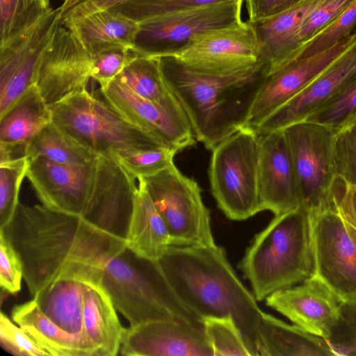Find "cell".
<instances>
[{
  "label": "cell",
  "instance_id": "cell-27",
  "mask_svg": "<svg viewBox=\"0 0 356 356\" xmlns=\"http://www.w3.org/2000/svg\"><path fill=\"white\" fill-rule=\"evenodd\" d=\"M259 355L334 356L327 341L264 313L259 332Z\"/></svg>",
  "mask_w": 356,
  "mask_h": 356
},
{
  "label": "cell",
  "instance_id": "cell-31",
  "mask_svg": "<svg viewBox=\"0 0 356 356\" xmlns=\"http://www.w3.org/2000/svg\"><path fill=\"white\" fill-rule=\"evenodd\" d=\"M26 156L29 159L40 156L58 163L86 165L93 163L98 155L76 143L51 122L28 142Z\"/></svg>",
  "mask_w": 356,
  "mask_h": 356
},
{
  "label": "cell",
  "instance_id": "cell-1",
  "mask_svg": "<svg viewBox=\"0 0 356 356\" xmlns=\"http://www.w3.org/2000/svg\"><path fill=\"white\" fill-rule=\"evenodd\" d=\"M3 232L21 259L32 297L58 279L102 286L108 262L127 248L125 238L43 204L19 203Z\"/></svg>",
  "mask_w": 356,
  "mask_h": 356
},
{
  "label": "cell",
  "instance_id": "cell-42",
  "mask_svg": "<svg viewBox=\"0 0 356 356\" xmlns=\"http://www.w3.org/2000/svg\"><path fill=\"white\" fill-rule=\"evenodd\" d=\"M325 340L335 355H356V302H341L338 322Z\"/></svg>",
  "mask_w": 356,
  "mask_h": 356
},
{
  "label": "cell",
  "instance_id": "cell-35",
  "mask_svg": "<svg viewBox=\"0 0 356 356\" xmlns=\"http://www.w3.org/2000/svg\"><path fill=\"white\" fill-rule=\"evenodd\" d=\"M29 159L26 156L0 165V229L11 222L19 204V193L26 175Z\"/></svg>",
  "mask_w": 356,
  "mask_h": 356
},
{
  "label": "cell",
  "instance_id": "cell-41",
  "mask_svg": "<svg viewBox=\"0 0 356 356\" xmlns=\"http://www.w3.org/2000/svg\"><path fill=\"white\" fill-rule=\"evenodd\" d=\"M138 54L134 49L115 48L92 56L91 78L107 87Z\"/></svg>",
  "mask_w": 356,
  "mask_h": 356
},
{
  "label": "cell",
  "instance_id": "cell-18",
  "mask_svg": "<svg viewBox=\"0 0 356 356\" xmlns=\"http://www.w3.org/2000/svg\"><path fill=\"white\" fill-rule=\"evenodd\" d=\"M101 92L106 103L127 121L179 151L195 143L186 116L169 111L114 80L101 88Z\"/></svg>",
  "mask_w": 356,
  "mask_h": 356
},
{
  "label": "cell",
  "instance_id": "cell-47",
  "mask_svg": "<svg viewBox=\"0 0 356 356\" xmlns=\"http://www.w3.org/2000/svg\"><path fill=\"white\" fill-rule=\"evenodd\" d=\"M129 1L130 0H83L76 6L75 12L79 17H84Z\"/></svg>",
  "mask_w": 356,
  "mask_h": 356
},
{
  "label": "cell",
  "instance_id": "cell-19",
  "mask_svg": "<svg viewBox=\"0 0 356 356\" xmlns=\"http://www.w3.org/2000/svg\"><path fill=\"white\" fill-rule=\"evenodd\" d=\"M127 356H213L204 328L177 320H154L126 328Z\"/></svg>",
  "mask_w": 356,
  "mask_h": 356
},
{
  "label": "cell",
  "instance_id": "cell-37",
  "mask_svg": "<svg viewBox=\"0 0 356 356\" xmlns=\"http://www.w3.org/2000/svg\"><path fill=\"white\" fill-rule=\"evenodd\" d=\"M50 6L47 0H0L1 43L35 19Z\"/></svg>",
  "mask_w": 356,
  "mask_h": 356
},
{
  "label": "cell",
  "instance_id": "cell-38",
  "mask_svg": "<svg viewBox=\"0 0 356 356\" xmlns=\"http://www.w3.org/2000/svg\"><path fill=\"white\" fill-rule=\"evenodd\" d=\"M222 1L225 0H130L110 8L139 23L167 13Z\"/></svg>",
  "mask_w": 356,
  "mask_h": 356
},
{
  "label": "cell",
  "instance_id": "cell-20",
  "mask_svg": "<svg viewBox=\"0 0 356 356\" xmlns=\"http://www.w3.org/2000/svg\"><path fill=\"white\" fill-rule=\"evenodd\" d=\"M265 300L269 307L296 325L325 339L330 336L340 315L341 302L312 276L300 285L277 291Z\"/></svg>",
  "mask_w": 356,
  "mask_h": 356
},
{
  "label": "cell",
  "instance_id": "cell-43",
  "mask_svg": "<svg viewBox=\"0 0 356 356\" xmlns=\"http://www.w3.org/2000/svg\"><path fill=\"white\" fill-rule=\"evenodd\" d=\"M0 343L6 352L15 356H50L3 312L0 314Z\"/></svg>",
  "mask_w": 356,
  "mask_h": 356
},
{
  "label": "cell",
  "instance_id": "cell-16",
  "mask_svg": "<svg viewBox=\"0 0 356 356\" xmlns=\"http://www.w3.org/2000/svg\"><path fill=\"white\" fill-rule=\"evenodd\" d=\"M356 79V31L344 51L303 90L271 113L254 129L257 134L283 130L305 120Z\"/></svg>",
  "mask_w": 356,
  "mask_h": 356
},
{
  "label": "cell",
  "instance_id": "cell-6",
  "mask_svg": "<svg viewBox=\"0 0 356 356\" xmlns=\"http://www.w3.org/2000/svg\"><path fill=\"white\" fill-rule=\"evenodd\" d=\"M258 134L241 127L211 151L209 177L218 208L229 219L243 220L262 211L258 188Z\"/></svg>",
  "mask_w": 356,
  "mask_h": 356
},
{
  "label": "cell",
  "instance_id": "cell-21",
  "mask_svg": "<svg viewBox=\"0 0 356 356\" xmlns=\"http://www.w3.org/2000/svg\"><path fill=\"white\" fill-rule=\"evenodd\" d=\"M258 136V188L261 210L277 216L300 207L296 178L284 131Z\"/></svg>",
  "mask_w": 356,
  "mask_h": 356
},
{
  "label": "cell",
  "instance_id": "cell-13",
  "mask_svg": "<svg viewBox=\"0 0 356 356\" xmlns=\"http://www.w3.org/2000/svg\"><path fill=\"white\" fill-rule=\"evenodd\" d=\"M136 179L111 154L98 155L91 193L81 218L125 238L138 188Z\"/></svg>",
  "mask_w": 356,
  "mask_h": 356
},
{
  "label": "cell",
  "instance_id": "cell-8",
  "mask_svg": "<svg viewBox=\"0 0 356 356\" xmlns=\"http://www.w3.org/2000/svg\"><path fill=\"white\" fill-rule=\"evenodd\" d=\"M141 179L167 226L171 245H216L210 212L194 179L184 175L174 163Z\"/></svg>",
  "mask_w": 356,
  "mask_h": 356
},
{
  "label": "cell",
  "instance_id": "cell-29",
  "mask_svg": "<svg viewBox=\"0 0 356 356\" xmlns=\"http://www.w3.org/2000/svg\"><path fill=\"white\" fill-rule=\"evenodd\" d=\"M51 122L49 106L33 85L0 115V143L27 145Z\"/></svg>",
  "mask_w": 356,
  "mask_h": 356
},
{
  "label": "cell",
  "instance_id": "cell-17",
  "mask_svg": "<svg viewBox=\"0 0 356 356\" xmlns=\"http://www.w3.org/2000/svg\"><path fill=\"white\" fill-rule=\"evenodd\" d=\"M95 161L72 165L38 156L29 159L26 177L44 206L81 217L91 193Z\"/></svg>",
  "mask_w": 356,
  "mask_h": 356
},
{
  "label": "cell",
  "instance_id": "cell-32",
  "mask_svg": "<svg viewBox=\"0 0 356 356\" xmlns=\"http://www.w3.org/2000/svg\"><path fill=\"white\" fill-rule=\"evenodd\" d=\"M203 328L213 356H256L232 318H204Z\"/></svg>",
  "mask_w": 356,
  "mask_h": 356
},
{
  "label": "cell",
  "instance_id": "cell-39",
  "mask_svg": "<svg viewBox=\"0 0 356 356\" xmlns=\"http://www.w3.org/2000/svg\"><path fill=\"white\" fill-rule=\"evenodd\" d=\"M333 155L336 176L356 186V122L336 131Z\"/></svg>",
  "mask_w": 356,
  "mask_h": 356
},
{
  "label": "cell",
  "instance_id": "cell-34",
  "mask_svg": "<svg viewBox=\"0 0 356 356\" xmlns=\"http://www.w3.org/2000/svg\"><path fill=\"white\" fill-rule=\"evenodd\" d=\"M305 120L324 125L334 131L356 122V79Z\"/></svg>",
  "mask_w": 356,
  "mask_h": 356
},
{
  "label": "cell",
  "instance_id": "cell-33",
  "mask_svg": "<svg viewBox=\"0 0 356 356\" xmlns=\"http://www.w3.org/2000/svg\"><path fill=\"white\" fill-rule=\"evenodd\" d=\"M179 152L170 146L146 149L126 150L111 154L119 163L136 179L153 176L174 163L175 155Z\"/></svg>",
  "mask_w": 356,
  "mask_h": 356
},
{
  "label": "cell",
  "instance_id": "cell-26",
  "mask_svg": "<svg viewBox=\"0 0 356 356\" xmlns=\"http://www.w3.org/2000/svg\"><path fill=\"white\" fill-rule=\"evenodd\" d=\"M110 296L100 286L89 285L83 299L84 330L96 356H115L124 328Z\"/></svg>",
  "mask_w": 356,
  "mask_h": 356
},
{
  "label": "cell",
  "instance_id": "cell-4",
  "mask_svg": "<svg viewBox=\"0 0 356 356\" xmlns=\"http://www.w3.org/2000/svg\"><path fill=\"white\" fill-rule=\"evenodd\" d=\"M257 301L311 277V224L300 207L275 216L255 235L238 264Z\"/></svg>",
  "mask_w": 356,
  "mask_h": 356
},
{
  "label": "cell",
  "instance_id": "cell-28",
  "mask_svg": "<svg viewBox=\"0 0 356 356\" xmlns=\"http://www.w3.org/2000/svg\"><path fill=\"white\" fill-rule=\"evenodd\" d=\"M11 315L13 321L50 356H94L81 341L44 315L33 298L15 305Z\"/></svg>",
  "mask_w": 356,
  "mask_h": 356
},
{
  "label": "cell",
  "instance_id": "cell-5",
  "mask_svg": "<svg viewBox=\"0 0 356 356\" xmlns=\"http://www.w3.org/2000/svg\"><path fill=\"white\" fill-rule=\"evenodd\" d=\"M49 106L52 122L97 155L169 145L127 121L87 90Z\"/></svg>",
  "mask_w": 356,
  "mask_h": 356
},
{
  "label": "cell",
  "instance_id": "cell-14",
  "mask_svg": "<svg viewBox=\"0 0 356 356\" xmlns=\"http://www.w3.org/2000/svg\"><path fill=\"white\" fill-rule=\"evenodd\" d=\"M354 33L333 47L305 58L290 57L266 72L243 127L254 129L271 113L303 90L348 47Z\"/></svg>",
  "mask_w": 356,
  "mask_h": 356
},
{
  "label": "cell",
  "instance_id": "cell-50",
  "mask_svg": "<svg viewBox=\"0 0 356 356\" xmlns=\"http://www.w3.org/2000/svg\"><path fill=\"white\" fill-rule=\"evenodd\" d=\"M50 3V0H47Z\"/></svg>",
  "mask_w": 356,
  "mask_h": 356
},
{
  "label": "cell",
  "instance_id": "cell-45",
  "mask_svg": "<svg viewBox=\"0 0 356 356\" xmlns=\"http://www.w3.org/2000/svg\"><path fill=\"white\" fill-rule=\"evenodd\" d=\"M332 197L334 207L356 235V186L336 176Z\"/></svg>",
  "mask_w": 356,
  "mask_h": 356
},
{
  "label": "cell",
  "instance_id": "cell-40",
  "mask_svg": "<svg viewBox=\"0 0 356 356\" xmlns=\"http://www.w3.org/2000/svg\"><path fill=\"white\" fill-rule=\"evenodd\" d=\"M355 0H323L305 17L297 34L298 49L342 14Z\"/></svg>",
  "mask_w": 356,
  "mask_h": 356
},
{
  "label": "cell",
  "instance_id": "cell-44",
  "mask_svg": "<svg viewBox=\"0 0 356 356\" xmlns=\"http://www.w3.org/2000/svg\"><path fill=\"white\" fill-rule=\"evenodd\" d=\"M24 279L21 259L3 232L0 230V286L1 290L11 294L20 291Z\"/></svg>",
  "mask_w": 356,
  "mask_h": 356
},
{
  "label": "cell",
  "instance_id": "cell-25",
  "mask_svg": "<svg viewBox=\"0 0 356 356\" xmlns=\"http://www.w3.org/2000/svg\"><path fill=\"white\" fill-rule=\"evenodd\" d=\"M125 242L127 248L144 259L158 261L171 245L167 226L151 199L143 179H138Z\"/></svg>",
  "mask_w": 356,
  "mask_h": 356
},
{
  "label": "cell",
  "instance_id": "cell-12",
  "mask_svg": "<svg viewBox=\"0 0 356 356\" xmlns=\"http://www.w3.org/2000/svg\"><path fill=\"white\" fill-rule=\"evenodd\" d=\"M314 271L341 302H356V235L334 207L309 218Z\"/></svg>",
  "mask_w": 356,
  "mask_h": 356
},
{
  "label": "cell",
  "instance_id": "cell-23",
  "mask_svg": "<svg viewBox=\"0 0 356 356\" xmlns=\"http://www.w3.org/2000/svg\"><path fill=\"white\" fill-rule=\"evenodd\" d=\"M65 26L93 56L115 48L134 49L139 23L108 8L89 14Z\"/></svg>",
  "mask_w": 356,
  "mask_h": 356
},
{
  "label": "cell",
  "instance_id": "cell-48",
  "mask_svg": "<svg viewBox=\"0 0 356 356\" xmlns=\"http://www.w3.org/2000/svg\"><path fill=\"white\" fill-rule=\"evenodd\" d=\"M82 1L83 0H63L61 5L58 7L60 10L61 17L67 11H68L70 9H71Z\"/></svg>",
  "mask_w": 356,
  "mask_h": 356
},
{
  "label": "cell",
  "instance_id": "cell-24",
  "mask_svg": "<svg viewBox=\"0 0 356 356\" xmlns=\"http://www.w3.org/2000/svg\"><path fill=\"white\" fill-rule=\"evenodd\" d=\"M89 284L74 279H58L38 292L33 298L38 306L59 327L78 338L96 356L83 324V299Z\"/></svg>",
  "mask_w": 356,
  "mask_h": 356
},
{
  "label": "cell",
  "instance_id": "cell-22",
  "mask_svg": "<svg viewBox=\"0 0 356 356\" xmlns=\"http://www.w3.org/2000/svg\"><path fill=\"white\" fill-rule=\"evenodd\" d=\"M323 0H300L285 10L252 23L260 44L259 60L267 72L298 49L297 34L307 14Z\"/></svg>",
  "mask_w": 356,
  "mask_h": 356
},
{
  "label": "cell",
  "instance_id": "cell-49",
  "mask_svg": "<svg viewBox=\"0 0 356 356\" xmlns=\"http://www.w3.org/2000/svg\"><path fill=\"white\" fill-rule=\"evenodd\" d=\"M299 1H300V0H292V5L298 2Z\"/></svg>",
  "mask_w": 356,
  "mask_h": 356
},
{
  "label": "cell",
  "instance_id": "cell-9",
  "mask_svg": "<svg viewBox=\"0 0 356 356\" xmlns=\"http://www.w3.org/2000/svg\"><path fill=\"white\" fill-rule=\"evenodd\" d=\"M243 0H225L167 13L139 22L134 42L138 55H171L193 35L243 22Z\"/></svg>",
  "mask_w": 356,
  "mask_h": 356
},
{
  "label": "cell",
  "instance_id": "cell-3",
  "mask_svg": "<svg viewBox=\"0 0 356 356\" xmlns=\"http://www.w3.org/2000/svg\"><path fill=\"white\" fill-rule=\"evenodd\" d=\"M156 58L162 77L181 104L195 138L210 150L243 127L267 72L260 62L245 73L215 76L195 71L172 56Z\"/></svg>",
  "mask_w": 356,
  "mask_h": 356
},
{
  "label": "cell",
  "instance_id": "cell-30",
  "mask_svg": "<svg viewBox=\"0 0 356 356\" xmlns=\"http://www.w3.org/2000/svg\"><path fill=\"white\" fill-rule=\"evenodd\" d=\"M114 81L169 111L186 116L164 81L156 57L138 55Z\"/></svg>",
  "mask_w": 356,
  "mask_h": 356
},
{
  "label": "cell",
  "instance_id": "cell-15",
  "mask_svg": "<svg viewBox=\"0 0 356 356\" xmlns=\"http://www.w3.org/2000/svg\"><path fill=\"white\" fill-rule=\"evenodd\" d=\"M92 58L74 34L62 24L44 54L35 85L48 106L86 90Z\"/></svg>",
  "mask_w": 356,
  "mask_h": 356
},
{
  "label": "cell",
  "instance_id": "cell-46",
  "mask_svg": "<svg viewBox=\"0 0 356 356\" xmlns=\"http://www.w3.org/2000/svg\"><path fill=\"white\" fill-rule=\"evenodd\" d=\"M248 22L254 23L275 15L292 6V0H243Z\"/></svg>",
  "mask_w": 356,
  "mask_h": 356
},
{
  "label": "cell",
  "instance_id": "cell-10",
  "mask_svg": "<svg viewBox=\"0 0 356 356\" xmlns=\"http://www.w3.org/2000/svg\"><path fill=\"white\" fill-rule=\"evenodd\" d=\"M62 24L59 8L49 7L0 44V115L35 85L40 63Z\"/></svg>",
  "mask_w": 356,
  "mask_h": 356
},
{
  "label": "cell",
  "instance_id": "cell-7",
  "mask_svg": "<svg viewBox=\"0 0 356 356\" xmlns=\"http://www.w3.org/2000/svg\"><path fill=\"white\" fill-rule=\"evenodd\" d=\"M296 178L300 207L309 218L334 207L336 172L333 145L336 131L307 120L283 129Z\"/></svg>",
  "mask_w": 356,
  "mask_h": 356
},
{
  "label": "cell",
  "instance_id": "cell-11",
  "mask_svg": "<svg viewBox=\"0 0 356 356\" xmlns=\"http://www.w3.org/2000/svg\"><path fill=\"white\" fill-rule=\"evenodd\" d=\"M260 44L252 23H240L191 37L171 55L188 67L207 74L234 76L254 67Z\"/></svg>",
  "mask_w": 356,
  "mask_h": 356
},
{
  "label": "cell",
  "instance_id": "cell-2",
  "mask_svg": "<svg viewBox=\"0 0 356 356\" xmlns=\"http://www.w3.org/2000/svg\"><path fill=\"white\" fill-rule=\"evenodd\" d=\"M158 262L174 292L190 310L202 320L232 318L259 355L264 312L239 280L222 247L171 245Z\"/></svg>",
  "mask_w": 356,
  "mask_h": 356
},
{
  "label": "cell",
  "instance_id": "cell-36",
  "mask_svg": "<svg viewBox=\"0 0 356 356\" xmlns=\"http://www.w3.org/2000/svg\"><path fill=\"white\" fill-rule=\"evenodd\" d=\"M356 25V0L337 19L304 43L291 57L305 58L321 54L348 38Z\"/></svg>",
  "mask_w": 356,
  "mask_h": 356
}]
</instances>
